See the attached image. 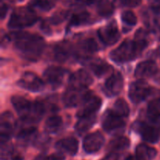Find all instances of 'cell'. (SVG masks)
<instances>
[{
    "instance_id": "6da1fadb",
    "label": "cell",
    "mask_w": 160,
    "mask_h": 160,
    "mask_svg": "<svg viewBox=\"0 0 160 160\" xmlns=\"http://www.w3.org/2000/svg\"><path fill=\"white\" fill-rule=\"evenodd\" d=\"M19 54L30 61L39 59L45 48V41L41 36L28 32H15L11 35Z\"/></svg>"
},
{
    "instance_id": "7a4b0ae2",
    "label": "cell",
    "mask_w": 160,
    "mask_h": 160,
    "mask_svg": "<svg viewBox=\"0 0 160 160\" xmlns=\"http://www.w3.org/2000/svg\"><path fill=\"white\" fill-rule=\"evenodd\" d=\"M11 102L20 119L24 122H38L45 114V107L41 102H31L21 96H13Z\"/></svg>"
},
{
    "instance_id": "3957f363",
    "label": "cell",
    "mask_w": 160,
    "mask_h": 160,
    "mask_svg": "<svg viewBox=\"0 0 160 160\" xmlns=\"http://www.w3.org/2000/svg\"><path fill=\"white\" fill-rule=\"evenodd\" d=\"M142 52L134 40H125L111 52L110 58L116 63H125L135 59Z\"/></svg>"
},
{
    "instance_id": "277c9868",
    "label": "cell",
    "mask_w": 160,
    "mask_h": 160,
    "mask_svg": "<svg viewBox=\"0 0 160 160\" xmlns=\"http://www.w3.org/2000/svg\"><path fill=\"white\" fill-rule=\"evenodd\" d=\"M37 20V15L31 9L19 8L11 14L8 26L12 29H22L33 25Z\"/></svg>"
},
{
    "instance_id": "5b68a950",
    "label": "cell",
    "mask_w": 160,
    "mask_h": 160,
    "mask_svg": "<svg viewBox=\"0 0 160 160\" xmlns=\"http://www.w3.org/2000/svg\"><path fill=\"white\" fill-rule=\"evenodd\" d=\"M16 128V121L13 115L9 111H5L0 118V141L2 145L10 139Z\"/></svg>"
},
{
    "instance_id": "8992f818",
    "label": "cell",
    "mask_w": 160,
    "mask_h": 160,
    "mask_svg": "<svg viewBox=\"0 0 160 160\" xmlns=\"http://www.w3.org/2000/svg\"><path fill=\"white\" fill-rule=\"evenodd\" d=\"M123 118L117 114L113 110H108L103 116V129L109 133H113L123 130L125 126V122Z\"/></svg>"
},
{
    "instance_id": "52a82bcc",
    "label": "cell",
    "mask_w": 160,
    "mask_h": 160,
    "mask_svg": "<svg viewBox=\"0 0 160 160\" xmlns=\"http://www.w3.org/2000/svg\"><path fill=\"white\" fill-rule=\"evenodd\" d=\"M151 93L149 86L143 80L134 82L129 88V97L134 104L143 101Z\"/></svg>"
},
{
    "instance_id": "ba28073f",
    "label": "cell",
    "mask_w": 160,
    "mask_h": 160,
    "mask_svg": "<svg viewBox=\"0 0 160 160\" xmlns=\"http://www.w3.org/2000/svg\"><path fill=\"white\" fill-rule=\"evenodd\" d=\"M90 93L88 89H78L70 86L64 93L62 100L66 106L71 108L81 104Z\"/></svg>"
},
{
    "instance_id": "9c48e42d",
    "label": "cell",
    "mask_w": 160,
    "mask_h": 160,
    "mask_svg": "<svg viewBox=\"0 0 160 160\" xmlns=\"http://www.w3.org/2000/svg\"><path fill=\"white\" fill-rule=\"evenodd\" d=\"M101 99L97 96L90 93L80 104V108L77 113V116L78 118H81L95 115V113L101 108Z\"/></svg>"
},
{
    "instance_id": "30bf717a",
    "label": "cell",
    "mask_w": 160,
    "mask_h": 160,
    "mask_svg": "<svg viewBox=\"0 0 160 160\" xmlns=\"http://www.w3.org/2000/svg\"><path fill=\"white\" fill-rule=\"evenodd\" d=\"M18 85L21 88L31 92H38L44 89L43 81L34 73L27 72L23 74L18 81Z\"/></svg>"
},
{
    "instance_id": "8fae6325",
    "label": "cell",
    "mask_w": 160,
    "mask_h": 160,
    "mask_svg": "<svg viewBox=\"0 0 160 160\" xmlns=\"http://www.w3.org/2000/svg\"><path fill=\"white\" fill-rule=\"evenodd\" d=\"M135 130L142 136L145 141L149 143H156L160 138V128L145 122H138L134 124Z\"/></svg>"
},
{
    "instance_id": "7c38bea8",
    "label": "cell",
    "mask_w": 160,
    "mask_h": 160,
    "mask_svg": "<svg viewBox=\"0 0 160 160\" xmlns=\"http://www.w3.org/2000/svg\"><path fill=\"white\" fill-rule=\"evenodd\" d=\"M66 74L67 72L62 67L52 66L44 72V80L53 87H59L63 83Z\"/></svg>"
},
{
    "instance_id": "4fadbf2b",
    "label": "cell",
    "mask_w": 160,
    "mask_h": 160,
    "mask_svg": "<svg viewBox=\"0 0 160 160\" xmlns=\"http://www.w3.org/2000/svg\"><path fill=\"white\" fill-rule=\"evenodd\" d=\"M105 143V138L100 132L97 131L87 135L83 141V148L87 153H95L101 149Z\"/></svg>"
},
{
    "instance_id": "5bb4252c",
    "label": "cell",
    "mask_w": 160,
    "mask_h": 160,
    "mask_svg": "<svg viewBox=\"0 0 160 160\" xmlns=\"http://www.w3.org/2000/svg\"><path fill=\"white\" fill-rule=\"evenodd\" d=\"M98 34L100 40L107 45H113L120 39L118 28L115 23H110L106 26L99 28Z\"/></svg>"
},
{
    "instance_id": "9a60e30c",
    "label": "cell",
    "mask_w": 160,
    "mask_h": 160,
    "mask_svg": "<svg viewBox=\"0 0 160 160\" xmlns=\"http://www.w3.org/2000/svg\"><path fill=\"white\" fill-rule=\"evenodd\" d=\"M70 86L78 89H88L92 83V76L85 70H78L70 77Z\"/></svg>"
},
{
    "instance_id": "2e32d148",
    "label": "cell",
    "mask_w": 160,
    "mask_h": 160,
    "mask_svg": "<svg viewBox=\"0 0 160 160\" xmlns=\"http://www.w3.org/2000/svg\"><path fill=\"white\" fill-rule=\"evenodd\" d=\"M123 86V78L120 73L113 74L105 83V92L108 96H116L120 93Z\"/></svg>"
},
{
    "instance_id": "e0dca14e",
    "label": "cell",
    "mask_w": 160,
    "mask_h": 160,
    "mask_svg": "<svg viewBox=\"0 0 160 160\" xmlns=\"http://www.w3.org/2000/svg\"><path fill=\"white\" fill-rule=\"evenodd\" d=\"M158 71L157 64L153 61H146L138 64L135 69V76L139 78H149L156 75Z\"/></svg>"
},
{
    "instance_id": "ac0fdd59",
    "label": "cell",
    "mask_w": 160,
    "mask_h": 160,
    "mask_svg": "<svg viewBox=\"0 0 160 160\" xmlns=\"http://www.w3.org/2000/svg\"><path fill=\"white\" fill-rule=\"evenodd\" d=\"M78 141L74 137H67L59 140L56 144V147L61 152L70 155H76L78 151Z\"/></svg>"
},
{
    "instance_id": "d6986e66",
    "label": "cell",
    "mask_w": 160,
    "mask_h": 160,
    "mask_svg": "<svg viewBox=\"0 0 160 160\" xmlns=\"http://www.w3.org/2000/svg\"><path fill=\"white\" fill-rule=\"evenodd\" d=\"M156 155L157 151L147 144H141L136 147V160H152Z\"/></svg>"
},
{
    "instance_id": "ffe728a7",
    "label": "cell",
    "mask_w": 160,
    "mask_h": 160,
    "mask_svg": "<svg viewBox=\"0 0 160 160\" xmlns=\"http://www.w3.org/2000/svg\"><path fill=\"white\" fill-rule=\"evenodd\" d=\"M72 53V48L67 42H61L54 49V56L59 62H65Z\"/></svg>"
},
{
    "instance_id": "44dd1931",
    "label": "cell",
    "mask_w": 160,
    "mask_h": 160,
    "mask_svg": "<svg viewBox=\"0 0 160 160\" xmlns=\"http://www.w3.org/2000/svg\"><path fill=\"white\" fill-rule=\"evenodd\" d=\"M147 115L151 122L160 123V97L150 102L147 109Z\"/></svg>"
},
{
    "instance_id": "7402d4cb",
    "label": "cell",
    "mask_w": 160,
    "mask_h": 160,
    "mask_svg": "<svg viewBox=\"0 0 160 160\" xmlns=\"http://www.w3.org/2000/svg\"><path fill=\"white\" fill-rule=\"evenodd\" d=\"M90 68L98 77L103 76L112 70V67L109 64L99 59L92 61L90 64Z\"/></svg>"
},
{
    "instance_id": "603a6c76",
    "label": "cell",
    "mask_w": 160,
    "mask_h": 160,
    "mask_svg": "<svg viewBox=\"0 0 160 160\" xmlns=\"http://www.w3.org/2000/svg\"><path fill=\"white\" fill-rule=\"evenodd\" d=\"M95 121H96V118L95 115L79 118V120L75 125L76 131L80 134L84 133V132L92 128V125L95 124Z\"/></svg>"
},
{
    "instance_id": "cb8c5ba5",
    "label": "cell",
    "mask_w": 160,
    "mask_h": 160,
    "mask_svg": "<svg viewBox=\"0 0 160 160\" xmlns=\"http://www.w3.org/2000/svg\"><path fill=\"white\" fill-rule=\"evenodd\" d=\"M130 145V141L125 136H117L109 142L108 149L111 152H117L128 148Z\"/></svg>"
},
{
    "instance_id": "d4e9b609",
    "label": "cell",
    "mask_w": 160,
    "mask_h": 160,
    "mask_svg": "<svg viewBox=\"0 0 160 160\" xmlns=\"http://www.w3.org/2000/svg\"><path fill=\"white\" fill-rule=\"evenodd\" d=\"M62 125V118L59 115H52L48 118L45 124V131L49 133H56L60 130Z\"/></svg>"
},
{
    "instance_id": "484cf974",
    "label": "cell",
    "mask_w": 160,
    "mask_h": 160,
    "mask_svg": "<svg viewBox=\"0 0 160 160\" xmlns=\"http://www.w3.org/2000/svg\"><path fill=\"white\" fill-rule=\"evenodd\" d=\"M90 19V13L88 12H81L72 16L70 20V26H79L88 22Z\"/></svg>"
},
{
    "instance_id": "4316f807",
    "label": "cell",
    "mask_w": 160,
    "mask_h": 160,
    "mask_svg": "<svg viewBox=\"0 0 160 160\" xmlns=\"http://www.w3.org/2000/svg\"><path fill=\"white\" fill-rule=\"evenodd\" d=\"M113 110L117 114L122 117H127L130 113V108L128 106V104L123 99H118L117 101L114 103Z\"/></svg>"
},
{
    "instance_id": "83f0119b",
    "label": "cell",
    "mask_w": 160,
    "mask_h": 160,
    "mask_svg": "<svg viewBox=\"0 0 160 160\" xmlns=\"http://www.w3.org/2000/svg\"><path fill=\"white\" fill-rule=\"evenodd\" d=\"M114 6L109 0H101L98 5V13L102 17H108L113 13Z\"/></svg>"
},
{
    "instance_id": "f1b7e54d",
    "label": "cell",
    "mask_w": 160,
    "mask_h": 160,
    "mask_svg": "<svg viewBox=\"0 0 160 160\" xmlns=\"http://www.w3.org/2000/svg\"><path fill=\"white\" fill-rule=\"evenodd\" d=\"M58 0H32L31 6L43 11H48L56 6Z\"/></svg>"
},
{
    "instance_id": "f546056e",
    "label": "cell",
    "mask_w": 160,
    "mask_h": 160,
    "mask_svg": "<svg viewBox=\"0 0 160 160\" xmlns=\"http://www.w3.org/2000/svg\"><path fill=\"white\" fill-rule=\"evenodd\" d=\"M81 50L87 53H92L96 52L98 50V45L94 39H87L82 41L80 45Z\"/></svg>"
},
{
    "instance_id": "4dcf8cb0",
    "label": "cell",
    "mask_w": 160,
    "mask_h": 160,
    "mask_svg": "<svg viewBox=\"0 0 160 160\" xmlns=\"http://www.w3.org/2000/svg\"><path fill=\"white\" fill-rule=\"evenodd\" d=\"M121 19L124 24L127 25H130V26H134L137 23V17H136L135 14L131 11H124L122 13Z\"/></svg>"
},
{
    "instance_id": "1f68e13d",
    "label": "cell",
    "mask_w": 160,
    "mask_h": 160,
    "mask_svg": "<svg viewBox=\"0 0 160 160\" xmlns=\"http://www.w3.org/2000/svg\"><path fill=\"white\" fill-rule=\"evenodd\" d=\"M98 0H67V4L70 6H89L96 3Z\"/></svg>"
},
{
    "instance_id": "d6a6232c",
    "label": "cell",
    "mask_w": 160,
    "mask_h": 160,
    "mask_svg": "<svg viewBox=\"0 0 160 160\" xmlns=\"http://www.w3.org/2000/svg\"><path fill=\"white\" fill-rule=\"evenodd\" d=\"M68 15V13L67 11H59V12L56 13L51 18V22L54 24H58L61 23V22L63 21L67 17Z\"/></svg>"
},
{
    "instance_id": "836d02e7",
    "label": "cell",
    "mask_w": 160,
    "mask_h": 160,
    "mask_svg": "<svg viewBox=\"0 0 160 160\" xmlns=\"http://www.w3.org/2000/svg\"><path fill=\"white\" fill-rule=\"evenodd\" d=\"M35 132V127H28V128H24L20 130V133L17 135V136H18L19 139H26V138H28L31 136H32Z\"/></svg>"
},
{
    "instance_id": "e575fe53",
    "label": "cell",
    "mask_w": 160,
    "mask_h": 160,
    "mask_svg": "<svg viewBox=\"0 0 160 160\" xmlns=\"http://www.w3.org/2000/svg\"><path fill=\"white\" fill-rule=\"evenodd\" d=\"M150 8L157 15H160V0H149Z\"/></svg>"
},
{
    "instance_id": "d590c367",
    "label": "cell",
    "mask_w": 160,
    "mask_h": 160,
    "mask_svg": "<svg viewBox=\"0 0 160 160\" xmlns=\"http://www.w3.org/2000/svg\"><path fill=\"white\" fill-rule=\"evenodd\" d=\"M43 160H65V155L61 152H56L45 157Z\"/></svg>"
},
{
    "instance_id": "8d00e7d4",
    "label": "cell",
    "mask_w": 160,
    "mask_h": 160,
    "mask_svg": "<svg viewBox=\"0 0 160 160\" xmlns=\"http://www.w3.org/2000/svg\"><path fill=\"white\" fill-rule=\"evenodd\" d=\"M121 3L125 6L135 7L142 3V0H121Z\"/></svg>"
},
{
    "instance_id": "74e56055",
    "label": "cell",
    "mask_w": 160,
    "mask_h": 160,
    "mask_svg": "<svg viewBox=\"0 0 160 160\" xmlns=\"http://www.w3.org/2000/svg\"><path fill=\"white\" fill-rule=\"evenodd\" d=\"M102 160H119V155L116 152H111Z\"/></svg>"
},
{
    "instance_id": "f35d334b",
    "label": "cell",
    "mask_w": 160,
    "mask_h": 160,
    "mask_svg": "<svg viewBox=\"0 0 160 160\" xmlns=\"http://www.w3.org/2000/svg\"><path fill=\"white\" fill-rule=\"evenodd\" d=\"M7 13V6L6 5H2L1 6V17L3 19L5 17V15Z\"/></svg>"
},
{
    "instance_id": "ab89813d",
    "label": "cell",
    "mask_w": 160,
    "mask_h": 160,
    "mask_svg": "<svg viewBox=\"0 0 160 160\" xmlns=\"http://www.w3.org/2000/svg\"><path fill=\"white\" fill-rule=\"evenodd\" d=\"M10 160H23V156H21L20 155H14L11 158Z\"/></svg>"
},
{
    "instance_id": "60d3db41",
    "label": "cell",
    "mask_w": 160,
    "mask_h": 160,
    "mask_svg": "<svg viewBox=\"0 0 160 160\" xmlns=\"http://www.w3.org/2000/svg\"><path fill=\"white\" fill-rule=\"evenodd\" d=\"M125 160H136V158L133 156V155H128V156L125 158Z\"/></svg>"
},
{
    "instance_id": "b9f144b4",
    "label": "cell",
    "mask_w": 160,
    "mask_h": 160,
    "mask_svg": "<svg viewBox=\"0 0 160 160\" xmlns=\"http://www.w3.org/2000/svg\"><path fill=\"white\" fill-rule=\"evenodd\" d=\"M159 55L160 56V47L159 48Z\"/></svg>"
}]
</instances>
